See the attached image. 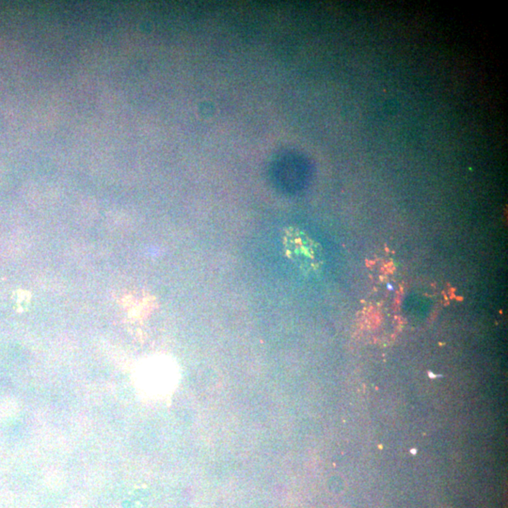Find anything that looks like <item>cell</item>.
Returning a JSON list of instances; mask_svg holds the SVG:
<instances>
[{
  "mask_svg": "<svg viewBox=\"0 0 508 508\" xmlns=\"http://www.w3.org/2000/svg\"><path fill=\"white\" fill-rule=\"evenodd\" d=\"M387 288H388L389 290H390V291H393V290H394V287H393V285H390L389 283H388V284H387Z\"/></svg>",
  "mask_w": 508,
  "mask_h": 508,
  "instance_id": "6da1fadb",
  "label": "cell"
}]
</instances>
